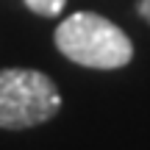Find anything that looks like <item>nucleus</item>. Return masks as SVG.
I'll use <instances>...</instances> for the list:
<instances>
[{
  "label": "nucleus",
  "mask_w": 150,
  "mask_h": 150,
  "mask_svg": "<svg viewBox=\"0 0 150 150\" xmlns=\"http://www.w3.org/2000/svg\"><path fill=\"white\" fill-rule=\"evenodd\" d=\"M56 47L70 61L95 70L125 67L134 56V45L122 28L92 11H78L56 28Z\"/></svg>",
  "instance_id": "f257e3e1"
},
{
  "label": "nucleus",
  "mask_w": 150,
  "mask_h": 150,
  "mask_svg": "<svg viewBox=\"0 0 150 150\" xmlns=\"http://www.w3.org/2000/svg\"><path fill=\"white\" fill-rule=\"evenodd\" d=\"M61 108L56 83L36 70H0V128L20 131L47 122Z\"/></svg>",
  "instance_id": "f03ea898"
},
{
  "label": "nucleus",
  "mask_w": 150,
  "mask_h": 150,
  "mask_svg": "<svg viewBox=\"0 0 150 150\" xmlns=\"http://www.w3.org/2000/svg\"><path fill=\"white\" fill-rule=\"evenodd\" d=\"M67 0H25V6L33 11V14H42V17H56L61 14Z\"/></svg>",
  "instance_id": "7ed1b4c3"
},
{
  "label": "nucleus",
  "mask_w": 150,
  "mask_h": 150,
  "mask_svg": "<svg viewBox=\"0 0 150 150\" xmlns=\"http://www.w3.org/2000/svg\"><path fill=\"white\" fill-rule=\"evenodd\" d=\"M139 14L150 22V0H139Z\"/></svg>",
  "instance_id": "20e7f679"
}]
</instances>
